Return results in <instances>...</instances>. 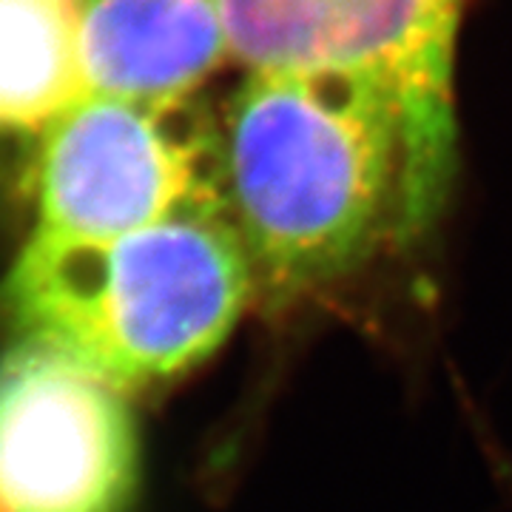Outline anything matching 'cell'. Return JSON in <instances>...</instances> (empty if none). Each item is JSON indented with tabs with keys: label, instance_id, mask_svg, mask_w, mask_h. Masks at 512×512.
Here are the masks:
<instances>
[{
	"label": "cell",
	"instance_id": "obj_3",
	"mask_svg": "<svg viewBox=\"0 0 512 512\" xmlns=\"http://www.w3.org/2000/svg\"><path fill=\"white\" fill-rule=\"evenodd\" d=\"M467 0H222L242 72H333L399 106L413 174L439 220L456 183V49Z\"/></svg>",
	"mask_w": 512,
	"mask_h": 512
},
{
	"label": "cell",
	"instance_id": "obj_5",
	"mask_svg": "<svg viewBox=\"0 0 512 512\" xmlns=\"http://www.w3.org/2000/svg\"><path fill=\"white\" fill-rule=\"evenodd\" d=\"M140 444L123 390L69 353H0V512H123Z\"/></svg>",
	"mask_w": 512,
	"mask_h": 512
},
{
	"label": "cell",
	"instance_id": "obj_4",
	"mask_svg": "<svg viewBox=\"0 0 512 512\" xmlns=\"http://www.w3.org/2000/svg\"><path fill=\"white\" fill-rule=\"evenodd\" d=\"M35 200V231L72 239L225 214L217 131L188 126L180 109L86 94L40 131Z\"/></svg>",
	"mask_w": 512,
	"mask_h": 512
},
{
	"label": "cell",
	"instance_id": "obj_1",
	"mask_svg": "<svg viewBox=\"0 0 512 512\" xmlns=\"http://www.w3.org/2000/svg\"><path fill=\"white\" fill-rule=\"evenodd\" d=\"M228 222L274 313L328 291L436 217L413 174L399 106L333 72H245L217 131Z\"/></svg>",
	"mask_w": 512,
	"mask_h": 512
},
{
	"label": "cell",
	"instance_id": "obj_7",
	"mask_svg": "<svg viewBox=\"0 0 512 512\" xmlns=\"http://www.w3.org/2000/svg\"><path fill=\"white\" fill-rule=\"evenodd\" d=\"M86 0H0V134H40L77 100Z\"/></svg>",
	"mask_w": 512,
	"mask_h": 512
},
{
	"label": "cell",
	"instance_id": "obj_2",
	"mask_svg": "<svg viewBox=\"0 0 512 512\" xmlns=\"http://www.w3.org/2000/svg\"><path fill=\"white\" fill-rule=\"evenodd\" d=\"M0 305L23 339L123 390L211 359L256 305V288L228 217L188 214L103 239L32 231Z\"/></svg>",
	"mask_w": 512,
	"mask_h": 512
},
{
	"label": "cell",
	"instance_id": "obj_6",
	"mask_svg": "<svg viewBox=\"0 0 512 512\" xmlns=\"http://www.w3.org/2000/svg\"><path fill=\"white\" fill-rule=\"evenodd\" d=\"M80 52L86 92L165 111L231 63L222 0H86Z\"/></svg>",
	"mask_w": 512,
	"mask_h": 512
}]
</instances>
